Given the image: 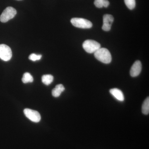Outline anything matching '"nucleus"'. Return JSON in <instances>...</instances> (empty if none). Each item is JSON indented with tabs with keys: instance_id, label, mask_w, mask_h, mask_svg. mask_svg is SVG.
<instances>
[{
	"instance_id": "6e6552de",
	"label": "nucleus",
	"mask_w": 149,
	"mask_h": 149,
	"mask_svg": "<svg viewBox=\"0 0 149 149\" xmlns=\"http://www.w3.org/2000/svg\"><path fill=\"white\" fill-rule=\"evenodd\" d=\"M142 70L141 62L137 61L133 63L130 70V74L132 77H136L139 75Z\"/></svg>"
},
{
	"instance_id": "f257e3e1",
	"label": "nucleus",
	"mask_w": 149,
	"mask_h": 149,
	"mask_svg": "<svg viewBox=\"0 0 149 149\" xmlns=\"http://www.w3.org/2000/svg\"><path fill=\"white\" fill-rule=\"evenodd\" d=\"M94 55L96 58L103 63L108 64L111 61V54L106 48H100L94 53Z\"/></svg>"
},
{
	"instance_id": "7ed1b4c3",
	"label": "nucleus",
	"mask_w": 149,
	"mask_h": 149,
	"mask_svg": "<svg viewBox=\"0 0 149 149\" xmlns=\"http://www.w3.org/2000/svg\"><path fill=\"white\" fill-rule=\"evenodd\" d=\"M73 26L82 29H89L93 26L92 22L88 19L82 18H72L70 20Z\"/></svg>"
},
{
	"instance_id": "39448f33",
	"label": "nucleus",
	"mask_w": 149,
	"mask_h": 149,
	"mask_svg": "<svg viewBox=\"0 0 149 149\" xmlns=\"http://www.w3.org/2000/svg\"><path fill=\"white\" fill-rule=\"evenodd\" d=\"M12 52L9 47L4 44L0 45V58L5 61L10 60Z\"/></svg>"
},
{
	"instance_id": "20e7f679",
	"label": "nucleus",
	"mask_w": 149,
	"mask_h": 149,
	"mask_svg": "<svg viewBox=\"0 0 149 149\" xmlns=\"http://www.w3.org/2000/svg\"><path fill=\"white\" fill-rule=\"evenodd\" d=\"M17 14L16 10L12 7H8L4 10L0 16V21L2 22H7L15 17Z\"/></svg>"
},
{
	"instance_id": "9b49d317",
	"label": "nucleus",
	"mask_w": 149,
	"mask_h": 149,
	"mask_svg": "<svg viewBox=\"0 0 149 149\" xmlns=\"http://www.w3.org/2000/svg\"><path fill=\"white\" fill-rule=\"evenodd\" d=\"M94 4L98 8H107L109 5V2L108 0H95Z\"/></svg>"
},
{
	"instance_id": "1a4fd4ad",
	"label": "nucleus",
	"mask_w": 149,
	"mask_h": 149,
	"mask_svg": "<svg viewBox=\"0 0 149 149\" xmlns=\"http://www.w3.org/2000/svg\"><path fill=\"white\" fill-rule=\"evenodd\" d=\"M110 93L118 100L123 102L124 100V96L122 91L117 88H113L110 90Z\"/></svg>"
},
{
	"instance_id": "423d86ee",
	"label": "nucleus",
	"mask_w": 149,
	"mask_h": 149,
	"mask_svg": "<svg viewBox=\"0 0 149 149\" xmlns=\"http://www.w3.org/2000/svg\"><path fill=\"white\" fill-rule=\"evenodd\" d=\"M25 116L32 122L38 123L41 120V116L38 111L33 110L25 109L24 110Z\"/></svg>"
},
{
	"instance_id": "9d476101",
	"label": "nucleus",
	"mask_w": 149,
	"mask_h": 149,
	"mask_svg": "<svg viewBox=\"0 0 149 149\" xmlns=\"http://www.w3.org/2000/svg\"><path fill=\"white\" fill-rule=\"evenodd\" d=\"M65 91V88L62 84L56 85L55 88L52 91V95L55 97H59L61 93Z\"/></svg>"
},
{
	"instance_id": "0eeeda50",
	"label": "nucleus",
	"mask_w": 149,
	"mask_h": 149,
	"mask_svg": "<svg viewBox=\"0 0 149 149\" xmlns=\"http://www.w3.org/2000/svg\"><path fill=\"white\" fill-rule=\"evenodd\" d=\"M114 20L112 15L109 14H106L103 16V24L102 29L105 31L110 30L111 24Z\"/></svg>"
},
{
	"instance_id": "f3484780",
	"label": "nucleus",
	"mask_w": 149,
	"mask_h": 149,
	"mask_svg": "<svg viewBox=\"0 0 149 149\" xmlns=\"http://www.w3.org/2000/svg\"><path fill=\"white\" fill-rule=\"evenodd\" d=\"M17 1H22V0H17Z\"/></svg>"
},
{
	"instance_id": "ddd939ff",
	"label": "nucleus",
	"mask_w": 149,
	"mask_h": 149,
	"mask_svg": "<svg viewBox=\"0 0 149 149\" xmlns=\"http://www.w3.org/2000/svg\"><path fill=\"white\" fill-rule=\"evenodd\" d=\"M142 112L144 114L148 115L149 113V98L147 97L143 102L142 105Z\"/></svg>"
},
{
	"instance_id": "dca6fc26",
	"label": "nucleus",
	"mask_w": 149,
	"mask_h": 149,
	"mask_svg": "<svg viewBox=\"0 0 149 149\" xmlns=\"http://www.w3.org/2000/svg\"><path fill=\"white\" fill-rule=\"evenodd\" d=\"M42 57L41 55L32 54L29 56V58L32 61H36L40 60L42 58Z\"/></svg>"
},
{
	"instance_id": "f8f14e48",
	"label": "nucleus",
	"mask_w": 149,
	"mask_h": 149,
	"mask_svg": "<svg viewBox=\"0 0 149 149\" xmlns=\"http://www.w3.org/2000/svg\"><path fill=\"white\" fill-rule=\"evenodd\" d=\"M54 77L51 74H45L42 77V83L45 85H49L53 81Z\"/></svg>"
},
{
	"instance_id": "f03ea898",
	"label": "nucleus",
	"mask_w": 149,
	"mask_h": 149,
	"mask_svg": "<svg viewBox=\"0 0 149 149\" xmlns=\"http://www.w3.org/2000/svg\"><path fill=\"white\" fill-rule=\"evenodd\" d=\"M83 49L88 53H95L101 48L100 43L93 40H87L83 43Z\"/></svg>"
},
{
	"instance_id": "2eb2a0df",
	"label": "nucleus",
	"mask_w": 149,
	"mask_h": 149,
	"mask_svg": "<svg viewBox=\"0 0 149 149\" xmlns=\"http://www.w3.org/2000/svg\"><path fill=\"white\" fill-rule=\"evenodd\" d=\"M125 5L129 9L133 10L136 6V1L135 0H124Z\"/></svg>"
},
{
	"instance_id": "4468645a",
	"label": "nucleus",
	"mask_w": 149,
	"mask_h": 149,
	"mask_svg": "<svg viewBox=\"0 0 149 149\" xmlns=\"http://www.w3.org/2000/svg\"><path fill=\"white\" fill-rule=\"evenodd\" d=\"M22 82L24 83H32L33 82L34 79L32 75L29 72H25L23 75L22 79Z\"/></svg>"
}]
</instances>
